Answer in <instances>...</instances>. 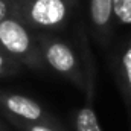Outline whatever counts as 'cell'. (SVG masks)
Returning <instances> with one entry per match:
<instances>
[{
    "label": "cell",
    "instance_id": "cell-1",
    "mask_svg": "<svg viewBox=\"0 0 131 131\" xmlns=\"http://www.w3.org/2000/svg\"><path fill=\"white\" fill-rule=\"evenodd\" d=\"M79 0H15L12 14L37 34L60 35L75 18Z\"/></svg>",
    "mask_w": 131,
    "mask_h": 131
},
{
    "label": "cell",
    "instance_id": "cell-2",
    "mask_svg": "<svg viewBox=\"0 0 131 131\" xmlns=\"http://www.w3.org/2000/svg\"><path fill=\"white\" fill-rule=\"evenodd\" d=\"M0 50L23 67L32 70L46 69L40 50L38 34L14 15H9L0 23Z\"/></svg>",
    "mask_w": 131,
    "mask_h": 131
},
{
    "label": "cell",
    "instance_id": "cell-3",
    "mask_svg": "<svg viewBox=\"0 0 131 131\" xmlns=\"http://www.w3.org/2000/svg\"><path fill=\"white\" fill-rule=\"evenodd\" d=\"M38 43L44 67L84 92L85 75L78 52L60 35L38 34Z\"/></svg>",
    "mask_w": 131,
    "mask_h": 131
},
{
    "label": "cell",
    "instance_id": "cell-4",
    "mask_svg": "<svg viewBox=\"0 0 131 131\" xmlns=\"http://www.w3.org/2000/svg\"><path fill=\"white\" fill-rule=\"evenodd\" d=\"M0 111L23 122H43L61 125L60 121L38 101L20 93L0 90Z\"/></svg>",
    "mask_w": 131,
    "mask_h": 131
},
{
    "label": "cell",
    "instance_id": "cell-5",
    "mask_svg": "<svg viewBox=\"0 0 131 131\" xmlns=\"http://www.w3.org/2000/svg\"><path fill=\"white\" fill-rule=\"evenodd\" d=\"M89 20L96 38H107L113 20V0H89Z\"/></svg>",
    "mask_w": 131,
    "mask_h": 131
},
{
    "label": "cell",
    "instance_id": "cell-6",
    "mask_svg": "<svg viewBox=\"0 0 131 131\" xmlns=\"http://www.w3.org/2000/svg\"><path fill=\"white\" fill-rule=\"evenodd\" d=\"M114 73L125 104L131 108V41L121 49L114 64Z\"/></svg>",
    "mask_w": 131,
    "mask_h": 131
},
{
    "label": "cell",
    "instance_id": "cell-7",
    "mask_svg": "<svg viewBox=\"0 0 131 131\" xmlns=\"http://www.w3.org/2000/svg\"><path fill=\"white\" fill-rule=\"evenodd\" d=\"M73 131H102L93 104H84L73 113Z\"/></svg>",
    "mask_w": 131,
    "mask_h": 131
},
{
    "label": "cell",
    "instance_id": "cell-8",
    "mask_svg": "<svg viewBox=\"0 0 131 131\" xmlns=\"http://www.w3.org/2000/svg\"><path fill=\"white\" fill-rule=\"evenodd\" d=\"M8 122L11 124V127H14L17 131H66L63 125H53V124H43V122H23L18 121L12 116L3 114Z\"/></svg>",
    "mask_w": 131,
    "mask_h": 131
},
{
    "label": "cell",
    "instance_id": "cell-9",
    "mask_svg": "<svg viewBox=\"0 0 131 131\" xmlns=\"http://www.w3.org/2000/svg\"><path fill=\"white\" fill-rule=\"evenodd\" d=\"M23 66L18 64L15 60H12L9 55H6L3 50H0V78H9L21 73Z\"/></svg>",
    "mask_w": 131,
    "mask_h": 131
},
{
    "label": "cell",
    "instance_id": "cell-10",
    "mask_svg": "<svg viewBox=\"0 0 131 131\" xmlns=\"http://www.w3.org/2000/svg\"><path fill=\"white\" fill-rule=\"evenodd\" d=\"M113 17L124 25H131V0H113Z\"/></svg>",
    "mask_w": 131,
    "mask_h": 131
},
{
    "label": "cell",
    "instance_id": "cell-11",
    "mask_svg": "<svg viewBox=\"0 0 131 131\" xmlns=\"http://www.w3.org/2000/svg\"><path fill=\"white\" fill-rule=\"evenodd\" d=\"M14 3L15 0H0V23L12 14Z\"/></svg>",
    "mask_w": 131,
    "mask_h": 131
},
{
    "label": "cell",
    "instance_id": "cell-12",
    "mask_svg": "<svg viewBox=\"0 0 131 131\" xmlns=\"http://www.w3.org/2000/svg\"><path fill=\"white\" fill-rule=\"evenodd\" d=\"M0 131H11V128H8V127H6V125L0 121Z\"/></svg>",
    "mask_w": 131,
    "mask_h": 131
}]
</instances>
